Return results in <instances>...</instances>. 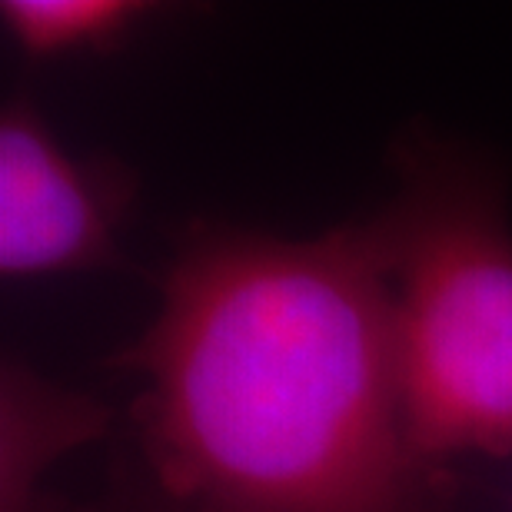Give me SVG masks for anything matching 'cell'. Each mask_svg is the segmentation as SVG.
<instances>
[{"instance_id":"cell-1","label":"cell","mask_w":512,"mask_h":512,"mask_svg":"<svg viewBox=\"0 0 512 512\" xmlns=\"http://www.w3.org/2000/svg\"><path fill=\"white\" fill-rule=\"evenodd\" d=\"M157 313L117 356L140 380L127 439L187 512H459L409 433L380 250L353 220L290 240L190 220Z\"/></svg>"},{"instance_id":"cell-2","label":"cell","mask_w":512,"mask_h":512,"mask_svg":"<svg viewBox=\"0 0 512 512\" xmlns=\"http://www.w3.org/2000/svg\"><path fill=\"white\" fill-rule=\"evenodd\" d=\"M393 197L366 217L393 293L413 443L449 466L512 456V223L506 173L429 124L389 143Z\"/></svg>"},{"instance_id":"cell-3","label":"cell","mask_w":512,"mask_h":512,"mask_svg":"<svg viewBox=\"0 0 512 512\" xmlns=\"http://www.w3.org/2000/svg\"><path fill=\"white\" fill-rule=\"evenodd\" d=\"M140 177L117 153H80L50 130L30 97L0 110V276L124 270L120 233L137 207Z\"/></svg>"},{"instance_id":"cell-4","label":"cell","mask_w":512,"mask_h":512,"mask_svg":"<svg viewBox=\"0 0 512 512\" xmlns=\"http://www.w3.org/2000/svg\"><path fill=\"white\" fill-rule=\"evenodd\" d=\"M114 409L84 389L34 370L24 356L0 360V512H80L84 503L47 483L57 459L104 439Z\"/></svg>"},{"instance_id":"cell-5","label":"cell","mask_w":512,"mask_h":512,"mask_svg":"<svg viewBox=\"0 0 512 512\" xmlns=\"http://www.w3.org/2000/svg\"><path fill=\"white\" fill-rule=\"evenodd\" d=\"M160 10L143 0H4L0 24L27 60L50 64L117 54Z\"/></svg>"},{"instance_id":"cell-6","label":"cell","mask_w":512,"mask_h":512,"mask_svg":"<svg viewBox=\"0 0 512 512\" xmlns=\"http://www.w3.org/2000/svg\"><path fill=\"white\" fill-rule=\"evenodd\" d=\"M80 512H187L173 503L170 496H163L157 483L147 476V469L140 466L137 453L130 443H120L110 456V469L104 479V489L80 506Z\"/></svg>"}]
</instances>
